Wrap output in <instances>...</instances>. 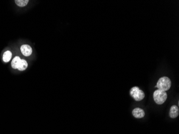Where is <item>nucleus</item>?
Segmentation results:
<instances>
[{
    "label": "nucleus",
    "mask_w": 179,
    "mask_h": 134,
    "mask_svg": "<svg viewBox=\"0 0 179 134\" xmlns=\"http://www.w3.org/2000/svg\"><path fill=\"white\" fill-rule=\"evenodd\" d=\"M171 79L169 77L164 76L159 78L155 87H157L158 90L164 91H166L171 88Z\"/></svg>",
    "instance_id": "nucleus-1"
},
{
    "label": "nucleus",
    "mask_w": 179,
    "mask_h": 134,
    "mask_svg": "<svg viewBox=\"0 0 179 134\" xmlns=\"http://www.w3.org/2000/svg\"><path fill=\"white\" fill-rule=\"evenodd\" d=\"M153 97L156 104L161 105L164 104L167 99V94L166 91L158 89L153 92Z\"/></svg>",
    "instance_id": "nucleus-2"
},
{
    "label": "nucleus",
    "mask_w": 179,
    "mask_h": 134,
    "mask_svg": "<svg viewBox=\"0 0 179 134\" xmlns=\"http://www.w3.org/2000/svg\"><path fill=\"white\" fill-rule=\"evenodd\" d=\"M130 96L136 101L139 102L143 99L145 97V94L142 90L139 89L138 86L132 87L130 90Z\"/></svg>",
    "instance_id": "nucleus-3"
},
{
    "label": "nucleus",
    "mask_w": 179,
    "mask_h": 134,
    "mask_svg": "<svg viewBox=\"0 0 179 134\" xmlns=\"http://www.w3.org/2000/svg\"><path fill=\"white\" fill-rule=\"evenodd\" d=\"M20 51L23 55L25 57H29L32 53V49L30 46L28 45H23L20 47Z\"/></svg>",
    "instance_id": "nucleus-4"
},
{
    "label": "nucleus",
    "mask_w": 179,
    "mask_h": 134,
    "mask_svg": "<svg viewBox=\"0 0 179 134\" xmlns=\"http://www.w3.org/2000/svg\"><path fill=\"white\" fill-rule=\"evenodd\" d=\"M132 115L136 119H141L145 116V112L144 110L140 108H135L132 112Z\"/></svg>",
    "instance_id": "nucleus-5"
},
{
    "label": "nucleus",
    "mask_w": 179,
    "mask_h": 134,
    "mask_svg": "<svg viewBox=\"0 0 179 134\" xmlns=\"http://www.w3.org/2000/svg\"><path fill=\"white\" fill-rule=\"evenodd\" d=\"M179 107L177 106L173 105L171 107L169 111V116L172 119L177 118L179 116Z\"/></svg>",
    "instance_id": "nucleus-6"
},
{
    "label": "nucleus",
    "mask_w": 179,
    "mask_h": 134,
    "mask_svg": "<svg viewBox=\"0 0 179 134\" xmlns=\"http://www.w3.org/2000/svg\"><path fill=\"white\" fill-rule=\"evenodd\" d=\"M21 59L19 57H15L11 62V67L15 69H17L20 65Z\"/></svg>",
    "instance_id": "nucleus-7"
},
{
    "label": "nucleus",
    "mask_w": 179,
    "mask_h": 134,
    "mask_svg": "<svg viewBox=\"0 0 179 134\" xmlns=\"http://www.w3.org/2000/svg\"><path fill=\"white\" fill-rule=\"evenodd\" d=\"M12 57V53L10 51H6L3 53V61L7 63L10 61Z\"/></svg>",
    "instance_id": "nucleus-8"
},
{
    "label": "nucleus",
    "mask_w": 179,
    "mask_h": 134,
    "mask_svg": "<svg viewBox=\"0 0 179 134\" xmlns=\"http://www.w3.org/2000/svg\"><path fill=\"white\" fill-rule=\"evenodd\" d=\"M27 66H28V65H27V61L24 59H21L20 65H19V68L17 69L19 71H24L27 69Z\"/></svg>",
    "instance_id": "nucleus-9"
},
{
    "label": "nucleus",
    "mask_w": 179,
    "mask_h": 134,
    "mask_svg": "<svg viewBox=\"0 0 179 134\" xmlns=\"http://www.w3.org/2000/svg\"><path fill=\"white\" fill-rule=\"evenodd\" d=\"M16 4L20 7H24L27 6L29 3V0H16L15 1Z\"/></svg>",
    "instance_id": "nucleus-10"
}]
</instances>
